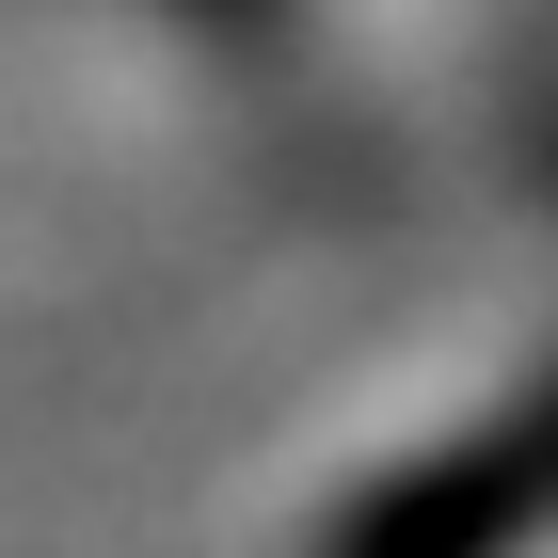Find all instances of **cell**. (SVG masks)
I'll list each match as a JSON object with an SVG mask.
<instances>
[{"label":"cell","mask_w":558,"mask_h":558,"mask_svg":"<svg viewBox=\"0 0 558 558\" xmlns=\"http://www.w3.org/2000/svg\"><path fill=\"white\" fill-rule=\"evenodd\" d=\"M526 526H558V399H526L511 430L415 463L384 511L351 526V558H511Z\"/></svg>","instance_id":"1"}]
</instances>
